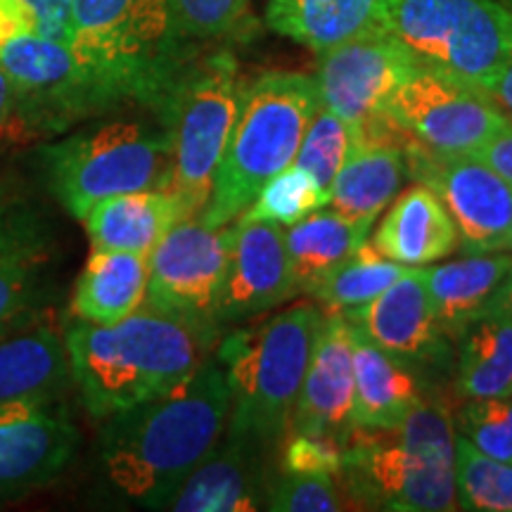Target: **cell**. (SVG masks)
I'll list each match as a JSON object with an SVG mask.
<instances>
[{"instance_id": "cell-1", "label": "cell", "mask_w": 512, "mask_h": 512, "mask_svg": "<svg viewBox=\"0 0 512 512\" xmlns=\"http://www.w3.org/2000/svg\"><path fill=\"white\" fill-rule=\"evenodd\" d=\"M228 418L226 370L209 356L169 392L102 420V472L131 503L164 510L183 479L219 446Z\"/></svg>"}, {"instance_id": "cell-2", "label": "cell", "mask_w": 512, "mask_h": 512, "mask_svg": "<svg viewBox=\"0 0 512 512\" xmlns=\"http://www.w3.org/2000/svg\"><path fill=\"white\" fill-rule=\"evenodd\" d=\"M214 320L143 304L112 325L76 320L64 330L69 373L93 420L169 392L211 356Z\"/></svg>"}, {"instance_id": "cell-3", "label": "cell", "mask_w": 512, "mask_h": 512, "mask_svg": "<svg viewBox=\"0 0 512 512\" xmlns=\"http://www.w3.org/2000/svg\"><path fill=\"white\" fill-rule=\"evenodd\" d=\"M339 477L368 508L456 510V430L446 403L420 401L389 427H351Z\"/></svg>"}, {"instance_id": "cell-4", "label": "cell", "mask_w": 512, "mask_h": 512, "mask_svg": "<svg viewBox=\"0 0 512 512\" xmlns=\"http://www.w3.org/2000/svg\"><path fill=\"white\" fill-rule=\"evenodd\" d=\"M323 318L316 304L302 302L223 339L216 358L230 387L228 434L261 448L283 437Z\"/></svg>"}, {"instance_id": "cell-5", "label": "cell", "mask_w": 512, "mask_h": 512, "mask_svg": "<svg viewBox=\"0 0 512 512\" xmlns=\"http://www.w3.org/2000/svg\"><path fill=\"white\" fill-rule=\"evenodd\" d=\"M318 105L316 81L302 72H266L245 86L200 219L209 226L238 219L259 190L294 162Z\"/></svg>"}, {"instance_id": "cell-6", "label": "cell", "mask_w": 512, "mask_h": 512, "mask_svg": "<svg viewBox=\"0 0 512 512\" xmlns=\"http://www.w3.org/2000/svg\"><path fill=\"white\" fill-rule=\"evenodd\" d=\"M74 48L114 100L162 107L181 72L169 0H72Z\"/></svg>"}, {"instance_id": "cell-7", "label": "cell", "mask_w": 512, "mask_h": 512, "mask_svg": "<svg viewBox=\"0 0 512 512\" xmlns=\"http://www.w3.org/2000/svg\"><path fill=\"white\" fill-rule=\"evenodd\" d=\"M50 195L76 221L102 200L147 188H169V131L140 121L83 128L36 152Z\"/></svg>"}, {"instance_id": "cell-8", "label": "cell", "mask_w": 512, "mask_h": 512, "mask_svg": "<svg viewBox=\"0 0 512 512\" xmlns=\"http://www.w3.org/2000/svg\"><path fill=\"white\" fill-rule=\"evenodd\" d=\"M245 86L235 55L216 50L183 67L159 107L171 138L169 188L188 216L207 207Z\"/></svg>"}, {"instance_id": "cell-9", "label": "cell", "mask_w": 512, "mask_h": 512, "mask_svg": "<svg viewBox=\"0 0 512 512\" xmlns=\"http://www.w3.org/2000/svg\"><path fill=\"white\" fill-rule=\"evenodd\" d=\"M382 29L420 67L475 88L512 57V10L501 0H387Z\"/></svg>"}, {"instance_id": "cell-10", "label": "cell", "mask_w": 512, "mask_h": 512, "mask_svg": "<svg viewBox=\"0 0 512 512\" xmlns=\"http://www.w3.org/2000/svg\"><path fill=\"white\" fill-rule=\"evenodd\" d=\"M415 67V57L387 29L366 31L318 53V102L356 126L361 145L401 147L406 133L387 114V102Z\"/></svg>"}, {"instance_id": "cell-11", "label": "cell", "mask_w": 512, "mask_h": 512, "mask_svg": "<svg viewBox=\"0 0 512 512\" xmlns=\"http://www.w3.org/2000/svg\"><path fill=\"white\" fill-rule=\"evenodd\" d=\"M0 69L17 93L19 128L38 136H53L117 105L74 46L38 31L0 43Z\"/></svg>"}, {"instance_id": "cell-12", "label": "cell", "mask_w": 512, "mask_h": 512, "mask_svg": "<svg viewBox=\"0 0 512 512\" xmlns=\"http://www.w3.org/2000/svg\"><path fill=\"white\" fill-rule=\"evenodd\" d=\"M387 114L408 138L437 155H475L510 124V114L475 86L420 64L389 98Z\"/></svg>"}, {"instance_id": "cell-13", "label": "cell", "mask_w": 512, "mask_h": 512, "mask_svg": "<svg viewBox=\"0 0 512 512\" xmlns=\"http://www.w3.org/2000/svg\"><path fill=\"white\" fill-rule=\"evenodd\" d=\"M406 169L427 185L456 223L458 247L467 254L501 252L512 221V185L472 155H437L427 147H403Z\"/></svg>"}, {"instance_id": "cell-14", "label": "cell", "mask_w": 512, "mask_h": 512, "mask_svg": "<svg viewBox=\"0 0 512 512\" xmlns=\"http://www.w3.org/2000/svg\"><path fill=\"white\" fill-rule=\"evenodd\" d=\"M230 245L233 221L226 226H209L200 216L178 221L147 254L145 304L216 323Z\"/></svg>"}, {"instance_id": "cell-15", "label": "cell", "mask_w": 512, "mask_h": 512, "mask_svg": "<svg viewBox=\"0 0 512 512\" xmlns=\"http://www.w3.org/2000/svg\"><path fill=\"white\" fill-rule=\"evenodd\" d=\"M79 430L62 392L29 394L0 406V505L34 494L67 470Z\"/></svg>"}, {"instance_id": "cell-16", "label": "cell", "mask_w": 512, "mask_h": 512, "mask_svg": "<svg viewBox=\"0 0 512 512\" xmlns=\"http://www.w3.org/2000/svg\"><path fill=\"white\" fill-rule=\"evenodd\" d=\"M283 226L271 221L238 219L216 323H238L285 304L297 294Z\"/></svg>"}, {"instance_id": "cell-17", "label": "cell", "mask_w": 512, "mask_h": 512, "mask_svg": "<svg viewBox=\"0 0 512 512\" xmlns=\"http://www.w3.org/2000/svg\"><path fill=\"white\" fill-rule=\"evenodd\" d=\"M354 354L349 320L328 313L320 325L302 389L294 401L290 430L347 441L354 420Z\"/></svg>"}, {"instance_id": "cell-18", "label": "cell", "mask_w": 512, "mask_h": 512, "mask_svg": "<svg viewBox=\"0 0 512 512\" xmlns=\"http://www.w3.org/2000/svg\"><path fill=\"white\" fill-rule=\"evenodd\" d=\"M356 323L377 347L403 363H425L439 356L441 330L434 316L430 290H427L425 268H406L373 302L344 316Z\"/></svg>"}, {"instance_id": "cell-19", "label": "cell", "mask_w": 512, "mask_h": 512, "mask_svg": "<svg viewBox=\"0 0 512 512\" xmlns=\"http://www.w3.org/2000/svg\"><path fill=\"white\" fill-rule=\"evenodd\" d=\"M261 446L223 434L219 446L174 491L164 510L249 512L261 503Z\"/></svg>"}, {"instance_id": "cell-20", "label": "cell", "mask_w": 512, "mask_h": 512, "mask_svg": "<svg viewBox=\"0 0 512 512\" xmlns=\"http://www.w3.org/2000/svg\"><path fill=\"white\" fill-rule=\"evenodd\" d=\"M190 219L181 197L171 188H147L102 200L88 209L81 223L93 249L150 254L176 226Z\"/></svg>"}, {"instance_id": "cell-21", "label": "cell", "mask_w": 512, "mask_h": 512, "mask_svg": "<svg viewBox=\"0 0 512 512\" xmlns=\"http://www.w3.org/2000/svg\"><path fill=\"white\" fill-rule=\"evenodd\" d=\"M373 245L401 266H427L458 249V230L427 185L403 190L377 228Z\"/></svg>"}, {"instance_id": "cell-22", "label": "cell", "mask_w": 512, "mask_h": 512, "mask_svg": "<svg viewBox=\"0 0 512 512\" xmlns=\"http://www.w3.org/2000/svg\"><path fill=\"white\" fill-rule=\"evenodd\" d=\"M354 354V427H389L422 401L420 387L401 358L377 347L349 320Z\"/></svg>"}, {"instance_id": "cell-23", "label": "cell", "mask_w": 512, "mask_h": 512, "mask_svg": "<svg viewBox=\"0 0 512 512\" xmlns=\"http://www.w3.org/2000/svg\"><path fill=\"white\" fill-rule=\"evenodd\" d=\"M147 254L93 249L76 280L72 316L95 325H112L145 304Z\"/></svg>"}, {"instance_id": "cell-24", "label": "cell", "mask_w": 512, "mask_h": 512, "mask_svg": "<svg viewBox=\"0 0 512 512\" xmlns=\"http://www.w3.org/2000/svg\"><path fill=\"white\" fill-rule=\"evenodd\" d=\"M387 0H271L266 24L275 34L323 53L366 31L382 29Z\"/></svg>"}, {"instance_id": "cell-25", "label": "cell", "mask_w": 512, "mask_h": 512, "mask_svg": "<svg viewBox=\"0 0 512 512\" xmlns=\"http://www.w3.org/2000/svg\"><path fill=\"white\" fill-rule=\"evenodd\" d=\"M510 266L512 252H486L425 268L427 290L441 330L458 337L479 311L494 302Z\"/></svg>"}, {"instance_id": "cell-26", "label": "cell", "mask_w": 512, "mask_h": 512, "mask_svg": "<svg viewBox=\"0 0 512 512\" xmlns=\"http://www.w3.org/2000/svg\"><path fill=\"white\" fill-rule=\"evenodd\" d=\"M456 389L465 399L512 394V316L491 302L460 332Z\"/></svg>"}, {"instance_id": "cell-27", "label": "cell", "mask_w": 512, "mask_h": 512, "mask_svg": "<svg viewBox=\"0 0 512 512\" xmlns=\"http://www.w3.org/2000/svg\"><path fill=\"white\" fill-rule=\"evenodd\" d=\"M406 157L396 145H358L330 185V207L351 221L373 226L384 207L399 195Z\"/></svg>"}, {"instance_id": "cell-28", "label": "cell", "mask_w": 512, "mask_h": 512, "mask_svg": "<svg viewBox=\"0 0 512 512\" xmlns=\"http://www.w3.org/2000/svg\"><path fill=\"white\" fill-rule=\"evenodd\" d=\"M368 223L351 221L347 216L330 211H313L304 221L285 230V247L290 254L294 283L299 292L309 294L320 280L347 261L370 233Z\"/></svg>"}, {"instance_id": "cell-29", "label": "cell", "mask_w": 512, "mask_h": 512, "mask_svg": "<svg viewBox=\"0 0 512 512\" xmlns=\"http://www.w3.org/2000/svg\"><path fill=\"white\" fill-rule=\"evenodd\" d=\"M72 382L62 335L38 328L0 337V406L41 392H64Z\"/></svg>"}, {"instance_id": "cell-30", "label": "cell", "mask_w": 512, "mask_h": 512, "mask_svg": "<svg viewBox=\"0 0 512 512\" xmlns=\"http://www.w3.org/2000/svg\"><path fill=\"white\" fill-rule=\"evenodd\" d=\"M408 266L389 261L377 252L373 242H363L347 261H342L328 278L309 292L330 313H347L361 309L363 304L373 302L377 294L387 290L394 280L406 273Z\"/></svg>"}, {"instance_id": "cell-31", "label": "cell", "mask_w": 512, "mask_h": 512, "mask_svg": "<svg viewBox=\"0 0 512 512\" xmlns=\"http://www.w3.org/2000/svg\"><path fill=\"white\" fill-rule=\"evenodd\" d=\"M46 256V235L0 252V337L29 323L41 306Z\"/></svg>"}, {"instance_id": "cell-32", "label": "cell", "mask_w": 512, "mask_h": 512, "mask_svg": "<svg viewBox=\"0 0 512 512\" xmlns=\"http://www.w3.org/2000/svg\"><path fill=\"white\" fill-rule=\"evenodd\" d=\"M458 508L472 512H512V463L479 451L456 434Z\"/></svg>"}, {"instance_id": "cell-33", "label": "cell", "mask_w": 512, "mask_h": 512, "mask_svg": "<svg viewBox=\"0 0 512 512\" xmlns=\"http://www.w3.org/2000/svg\"><path fill=\"white\" fill-rule=\"evenodd\" d=\"M330 192H325L313 181V176L304 166L290 164L280 174H275L252 204L242 211L238 219L245 221H271L278 226L290 228L304 221L313 211L328 207Z\"/></svg>"}, {"instance_id": "cell-34", "label": "cell", "mask_w": 512, "mask_h": 512, "mask_svg": "<svg viewBox=\"0 0 512 512\" xmlns=\"http://www.w3.org/2000/svg\"><path fill=\"white\" fill-rule=\"evenodd\" d=\"M361 143V131L356 126L337 117L328 107L318 105L309 126H306L294 164L304 166L313 176V181L325 192H330V185L339 174V169Z\"/></svg>"}, {"instance_id": "cell-35", "label": "cell", "mask_w": 512, "mask_h": 512, "mask_svg": "<svg viewBox=\"0 0 512 512\" xmlns=\"http://www.w3.org/2000/svg\"><path fill=\"white\" fill-rule=\"evenodd\" d=\"M181 41H214L238 34L249 22V0H169Z\"/></svg>"}, {"instance_id": "cell-36", "label": "cell", "mask_w": 512, "mask_h": 512, "mask_svg": "<svg viewBox=\"0 0 512 512\" xmlns=\"http://www.w3.org/2000/svg\"><path fill=\"white\" fill-rule=\"evenodd\" d=\"M460 427L463 437L486 456L512 463V394L467 399Z\"/></svg>"}, {"instance_id": "cell-37", "label": "cell", "mask_w": 512, "mask_h": 512, "mask_svg": "<svg viewBox=\"0 0 512 512\" xmlns=\"http://www.w3.org/2000/svg\"><path fill=\"white\" fill-rule=\"evenodd\" d=\"M266 508L273 512H335L344 510L337 477L283 472L268 491Z\"/></svg>"}, {"instance_id": "cell-38", "label": "cell", "mask_w": 512, "mask_h": 512, "mask_svg": "<svg viewBox=\"0 0 512 512\" xmlns=\"http://www.w3.org/2000/svg\"><path fill=\"white\" fill-rule=\"evenodd\" d=\"M344 444L332 437H311V434H294L280 458L283 472H302V475H342Z\"/></svg>"}, {"instance_id": "cell-39", "label": "cell", "mask_w": 512, "mask_h": 512, "mask_svg": "<svg viewBox=\"0 0 512 512\" xmlns=\"http://www.w3.org/2000/svg\"><path fill=\"white\" fill-rule=\"evenodd\" d=\"M43 233L41 219L27 202H19L17 197L0 195V252L22 245L31 238Z\"/></svg>"}, {"instance_id": "cell-40", "label": "cell", "mask_w": 512, "mask_h": 512, "mask_svg": "<svg viewBox=\"0 0 512 512\" xmlns=\"http://www.w3.org/2000/svg\"><path fill=\"white\" fill-rule=\"evenodd\" d=\"M34 12L38 31L43 36L74 46L72 34V0H22Z\"/></svg>"}, {"instance_id": "cell-41", "label": "cell", "mask_w": 512, "mask_h": 512, "mask_svg": "<svg viewBox=\"0 0 512 512\" xmlns=\"http://www.w3.org/2000/svg\"><path fill=\"white\" fill-rule=\"evenodd\" d=\"M472 157L479 159V162L489 166L491 171H496L503 181H508L512 185V117L510 124L494 133V136L486 140Z\"/></svg>"}, {"instance_id": "cell-42", "label": "cell", "mask_w": 512, "mask_h": 512, "mask_svg": "<svg viewBox=\"0 0 512 512\" xmlns=\"http://www.w3.org/2000/svg\"><path fill=\"white\" fill-rule=\"evenodd\" d=\"M477 91H482L486 98L494 100L503 112H508L512 117V57L501 64L494 74L486 76L477 86Z\"/></svg>"}, {"instance_id": "cell-43", "label": "cell", "mask_w": 512, "mask_h": 512, "mask_svg": "<svg viewBox=\"0 0 512 512\" xmlns=\"http://www.w3.org/2000/svg\"><path fill=\"white\" fill-rule=\"evenodd\" d=\"M19 126V102L8 74L0 69V140L8 136L10 128Z\"/></svg>"}, {"instance_id": "cell-44", "label": "cell", "mask_w": 512, "mask_h": 512, "mask_svg": "<svg viewBox=\"0 0 512 512\" xmlns=\"http://www.w3.org/2000/svg\"><path fill=\"white\" fill-rule=\"evenodd\" d=\"M496 302L503 306L505 311L510 313L512 316V266L508 275H505V280L501 283V287H498V294H496Z\"/></svg>"}, {"instance_id": "cell-45", "label": "cell", "mask_w": 512, "mask_h": 512, "mask_svg": "<svg viewBox=\"0 0 512 512\" xmlns=\"http://www.w3.org/2000/svg\"><path fill=\"white\" fill-rule=\"evenodd\" d=\"M501 252H512V221H510L508 233H505V240H503V249H501Z\"/></svg>"}, {"instance_id": "cell-46", "label": "cell", "mask_w": 512, "mask_h": 512, "mask_svg": "<svg viewBox=\"0 0 512 512\" xmlns=\"http://www.w3.org/2000/svg\"><path fill=\"white\" fill-rule=\"evenodd\" d=\"M501 3L505 5V8H510V10H512V0H501Z\"/></svg>"}]
</instances>
